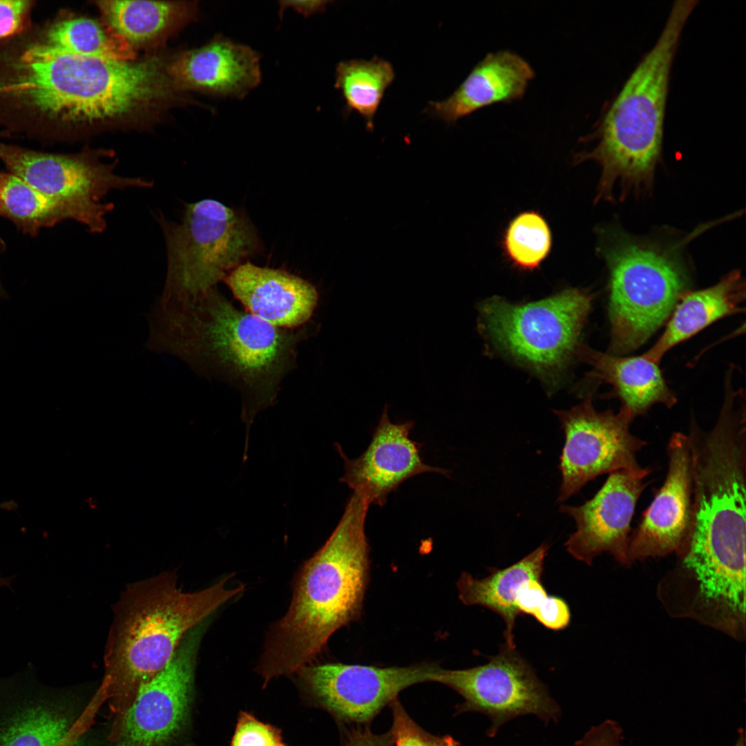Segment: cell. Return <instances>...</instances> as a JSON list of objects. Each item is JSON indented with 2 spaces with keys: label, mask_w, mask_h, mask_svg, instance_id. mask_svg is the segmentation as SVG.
<instances>
[{
  "label": "cell",
  "mask_w": 746,
  "mask_h": 746,
  "mask_svg": "<svg viewBox=\"0 0 746 746\" xmlns=\"http://www.w3.org/2000/svg\"><path fill=\"white\" fill-rule=\"evenodd\" d=\"M177 72L190 86L236 98L244 97L261 78L259 55L222 36L185 54Z\"/></svg>",
  "instance_id": "obj_19"
},
{
  "label": "cell",
  "mask_w": 746,
  "mask_h": 746,
  "mask_svg": "<svg viewBox=\"0 0 746 746\" xmlns=\"http://www.w3.org/2000/svg\"><path fill=\"white\" fill-rule=\"evenodd\" d=\"M623 730L614 720L606 719L591 727L575 746H622Z\"/></svg>",
  "instance_id": "obj_33"
},
{
  "label": "cell",
  "mask_w": 746,
  "mask_h": 746,
  "mask_svg": "<svg viewBox=\"0 0 746 746\" xmlns=\"http://www.w3.org/2000/svg\"><path fill=\"white\" fill-rule=\"evenodd\" d=\"M342 746H394V743L390 731L376 734L367 726H361L347 731Z\"/></svg>",
  "instance_id": "obj_35"
},
{
  "label": "cell",
  "mask_w": 746,
  "mask_h": 746,
  "mask_svg": "<svg viewBox=\"0 0 746 746\" xmlns=\"http://www.w3.org/2000/svg\"><path fill=\"white\" fill-rule=\"evenodd\" d=\"M533 616L543 626L554 631L566 628L571 620L566 602L553 595H548Z\"/></svg>",
  "instance_id": "obj_32"
},
{
  "label": "cell",
  "mask_w": 746,
  "mask_h": 746,
  "mask_svg": "<svg viewBox=\"0 0 746 746\" xmlns=\"http://www.w3.org/2000/svg\"><path fill=\"white\" fill-rule=\"evenodd\" d=\"M479 666L463 669L441 668L432 682L457 692L463 702L456 713L475 712L490 720L486 731L494 737L500 727L519 716L533 715L548 725L557 723L562 711L545 684L516 649L506 644Z\"/></svg>",
  "instance_id": "obj_10"
},
{
  "label": "cell",
  "mask_w": 746,
  "mask_h": 746,
  "mask_svg": "<svg viewBox=\"0 0 746 746\" xmlns=\"http://www.w3.org/2000/svg\"><path fill=\"white\" fill-rule=\"evenodd\" d=\"M278 746H287V745H286L284 743H282L281 744H280Z\"/></svg>",
  "instance_id": "obj_40"
},
{
  "label": "cell",
  "mask_w": 746,
  "mask_h": 746,
  "mask_svg": "<svg viewBox=\"0 0 746 746\" xmlns=\"http://www.w3.org/2000/svg\"><path fill=\"white\" fill-rule=\"evenodd\" d=\"M97 6L117 34L133 43L145 41L160 33L177 9L171 2L151 1H99Z\"/></svg>",
  "instance_id": "obj_27"
},
{
  "label": "cell",
  "mask_w": 746,
  "mask_h": 746,
  "mask_svg": "<svg viewBox=\"0 0 746 746\" xmlns=\"http://www.w3.org/2000/svg\"><path fill=\"white\" fill-rule=\"evenodd\" d=\"M33 6L32 1L0 0V46L29 30Z\"/></svg>",
  "instance_id": "obj_31"
},
{
  "label": "cell",
  "mask_w": 746,
  "mask_h": 746,
  "mask_svg": "<svg viewBox=\"0 0 746 746\" xmlns=\"http://www.w3.org/2000/svg\"><path fill=\"white\" fill-rule=\"evenodd\" d=\"M368 508L353 492L330 537L303 565L289 608L272 629L256 669L264 685L307 666L336 631L358 618L369 573Z\"/></svg>",
  "instance_id": "obj_2"
},
{
  "label": "cell",
  "mask_w": 746,
  "mask_h": 746,
  "mask_svg": "<svg viewBox=\"0 0 746 746\" xmlns=\"http://www.w3.org/2000/svg\"><path fill=\"white\" fill-rule=\"evenodd\" d=\"M32 37L41 45L57 51L122 61L131 57L125 41L108 35L91 19L59 20Z\"/></svg>",
  "instance_id": "obj_25"
},
{
  "label": "cell",
  "mask_w": 746,
  "mask_h": 746,
  "mask_svg": "<svg viewBox=\"0 0 746 746\" xmlns=\"http://www.w3.org/2000/svg\"><path fill=\"white\" fill-rule=\"evenodd\" d=\"M335 77V88L341 92L346 113L357 112L366 128L372 131L379 106L395 78L392 65L377 57L342 61L336 66Z\"/></svg>",
  "instance_id": "obj_24"
},
{
  "label": "cell",
  "mask_w": 746,
  "mask_h": 746,
  "mask_svg": "<svg viewBox=\"0 0 746 746\" xmlns=\"http://www.w3.org/2000/svg\"><path fill=\"white\" fill-rule=\"evenodd\" d=\"M668 470L662 487L630 535L628 564L677 553L691 518L693 473L688 435L676 432L667 445Z\"/></svg>",
  "instance_id": "obj_15"
},
{
  "label": "cell",
  "mask_w": 746,
  "mask_h": 746,
  "mask_svg": "<svg viewBox=\"0 0 746 746\" xmlns=\"http://www.w3.org/2000/svg\"><path fill=\"white\" fill-rule=\"evenodd\" d=\"M157 220L167 253L165 285L159 298L164 302L200 298L261 249L248 217L216 200L186 204L179 222L160 213Z\"/></svg>",
  "instance_id": "obj_6"
},
{
  "label": "cell",
  "mask_w": 746,
  "mask_h": 746,
  "mask_svg": "<svg viewBox=\"0 0 746 746\" xmlns=\"http://www.w3.org/2000/svg\"><path fill=\"white\" fill-rule=\"evenodd\" d=\"M435 663L376 667L329 663L305 666L297 672L314 702L342 725L367 726L405 689L432 681Z\"/></svg>",
  "instance_id": "obj_13"
},
{
  "label": "cell",
  "mask_w": 746,
  "mask_h": 746,
  "mask_svg": "<svg viewBox=\"0 0 746 746\" xmlns=\"http://www.w3.org/2000/svg\"><path fill=\"white\" fill-rule=\"evenodd\" d=\"M644 478L624 469L613 471L591 499L579 506L560 507L576 524V530L565 544L574 558L591 565L595 557L606 553L620 564L629 566L631 523L648 485Z\"/></svg>",
  "instance_id": "obj_14"
},
{
  "label": "cell",
  "mask_w": 746,
  "mask_h": 746,
  "mask_svg": "<svg viewBox=\"0 0 746 746\" xmlns=\"http://www.w3.org/2000/svg\"><path fill=\"white\" fill-rule=\"evenodd\" d=\"M10 579L0 577V587L9 585Z\"/></svg>",
  "instance_id": "obj_38"
},
{
  "label": "cell",
  "mask_w": 746,
  "mask_h": 746,
  "mask_svg": "<svg viewBox=\"0 0 746 746\" xmlns=\"http://www.w3.org/2000/svg\"><path fill=\"white\" fill-rule=\"evenodd\" d=\"M552 233L544 218L535 211L517 215L503 234L504 254L515 268L530 271L538 268L552 248Z\"/></svg>",
  "instance_id": "obj_28"
},
{
  "label": "cell",
  "mask_w": 746,
  "mask_h": 746,
  "mask_svg": "<svg viewBox=\"0 0 746 746\" xmlns=\"http://www.w3.org/2000/svg\"><path fill=\"white\" fill-rule=\"evenodd\" d=\"M0 160L10 173L58 203L68 219L81 222L92 233L106 227V216L113 204L103 199L109 191L153 185L142 178L117 175L114 164L88 154L47 153L0 141Z\"/></svg>",
  "instance_id": "obj_9"
},
{
  "label": "cell",
  "mask_w": 746,
  "mask_h": 746,
  "mask_svg": "<svg viewBox=\"0 0 746 746\" xmlns=\"http://www.w3.org/2000/svg\"><path fill=\"white\" fill-rule=\"evenodd\" d=\"M328 1H280V12H283L287 8H291L294 10L305 16L320 12L325 10Z\"/></svg>",
  "instance_id": "obj_36"
},
{
  "label": "cell",
  "mask_w": 746,
  "mask_h": 746,
  "mask_svg": "<svg viewBox=\"0 0 746 746\" xmlns=\"http://www.w3.org/2000/svg\"><path fill=\"white\" fill-rule=\"evenodd\" d=\"M390 706L394 746H460L459 742L451 736H435L424 730L408 714L398 699Z\"/></svg>",
  "instance_id": "obj_29"
},
{
  "label": "cell",
  "mask_w": 746,
  "mask_h": 746,
  "mask_svg": "<svg viewBox=\"0 0 746 746\" xmlns=\"http://www.w3.org/2000/svg\"><path fill=\"white\" fill-rule=\"evenodd\" d=\"M698 1H676L653 48L642 58L599 121L596 146L577 154L602 169L597 198L651 187L660 156L669 74L680 35Z\"/></svg>",
  "instance_id": "obj_5"
},
{
  "label": "cell",
  "mask_w": 746,
  "mask_h": 746,
  "mask_svg": "<svg viewBox=\"0 0 746 746\" xmlns=\"http://www.w3.org/2000/svg\"><path fill=\"white\" fill-rule=\"evenodd\" d=\"M0 216L32 235L68 219L54 200L10 172H0Z\"/></svg>",
  "instance_id": "obj_26"
},
{
  "label": "cell",
  "mask_w": 746,
  "mask_h": 746,
  "mask_svg": "<svg viewBox=\"0 0 746 746\" xmlns=\"http://www.w3.org/2000/svg\"><path fill=\"white\" fill-rule=\"evenodd\" d=\"M5 296H6L5 291H3L1 285H0V298H5Z\"/></svg>",
  "instance_id": "obj_39"
},
{
  "label": "cell",
  "mask_w": 746,
  "mask_h": 746,
  "mask_svg": "<svg viewBox=\"0 0 746 746\" xmlns=\"http://www.w3.org/2000/svg\"><path fill=\"white\" fill-rule=\"evenodd\" d=\"M591 399L588 397L569 410L554 411L566 437L559 466L560 503L603 474L624 469L646 477L651 472L637 459L647 442L631 432L635 418L632 413L622 408L617 413L597 412Z\"/></svg>",
  "instance_id": "obj_11"
},
{
  "label": "cell",
  "mask_w": 746,
  "mask_h": 746,
  "mask_svg": "<svg viewBox=\"0 0 746 746\" xmlns=\"http://www.w3.org/2000/svg\"><path fill=\"white\" fill-rule=\"evenodd\" d=\"M745 282L738 271H732L710 287L685 293L673 310L664 332L642 355L659 363L676 345L692 337L714 322L744 311Z\"/></svg>",
  "instance_id": "obj_21"
},
{
  "label": "cell",
  "mask_w": 746,
  "mask_h": 746,
  "mask_svg": "<svg viewBox=\"0 0 746 746\" xmlns=\"http://www.w3.org/2000/svg\"><path fill=\"white\" fill-rule=\"evenodd\" d=\"M0 712V746H80L82 716L44 692L26 695Z\"/></svg>",
  "instance_id": "obj_20"
},
{
  "label": "cell",
  "mask_w": 746,
  "mask_h": 746,
  "mask_svg": "<svg viewBox=\"0 0 746 746\" xmlns=\"http://www.w3.org/2000/svg\"><path fill=\"white\" fill-rule=\"evenodd\" d=\"M228 580L185 592L175 573L164 572L127 586L114 607L97 694L114 716L167 665L191 630L243 592L242 585L227 587Z\"/></svg>",
  "instance_id": "obj_3"
},
{
  "label": "cell",
  "mask_w": 746,
  "mask_h": 746,
  "mask_svg": "<svg viewBox=\"0 0 746 746\" xmlns=\"http://www.w3.org/2000/svg\"><path fill=\"white\" fill-rule=\"evenodd\" d=\"M282 743L280 729L243 711L239 714L229 746H278Z\"/></svg>",
  "instance_id": "obj_30"
},
{
  "label": "cell",
  "mask_w": 746,
  "mask_h": 746,
  "mask_svg": "<svg viewBox=\"0 0 746 746\" xmlns=\"http://www.w3.org/2000/svg\"><path fill=\"white\" fill-rule=\"evenodd\" d=\"M547 596L542 580L529 579L521 586L515 605L521 614L533 615Z\"/></svg>",
  "instance_id": "obj_34"
},
{
  "label": "cell",
  "mask_w": 746,
  "mask_h": 746,
  "mask_svg": "<svg viewBox=\"0 0 746 746\" xmlns=\"http://www.w3.org/2000/svg\"><path fill=\"white\" fill-rule=\"evenodd\" d=\"M548 548L544 543L507 568H491L485 578L463 573L457 581L459 597L463 604L486 607L501 617L506 624L505 644L510 649H516L514 630L516 618L521 614L515 605L516 597L525 581L541 580Z\"/></svg>",
  "instance_id": "obj_23"
},
{
  "label": "cell",
  "mask_w": 746,
  "mask_h": 746,
  "mask_svg": "<svg viewBox=\"0 0 746 746\" xmlns=\"http://www.w3.org/2000/svg\"><path fill=\"white\" fill-rule=\"evenodd\" d=\"M224 281L250 314L277 327L305 323L318 304V291L310 283L249 261L232 270Z\"/></svg>",
  "instance_id": "obj_17"
},
{
  "label": "cell",
  "mask_w": 746,
  "mask_h": 746,
  "mask_svg": "<svg viewBox=\"0 0 746 746\" xmlns=\"http://www.w3.org/2000/svg\"><path fill=\"white\" fill-rule=\"evenodd\" d=\"M531 65L510 50L488 52L446 99L430 102L426 113L448 124L497 103L521 99L535 77Z\"/></svg>",
  "instance_id": "obj_18"
},
{
  "label": "cell",
  "mask_w": 746,
  "mask_h": 746,
  "mask_svg": "<svg viewBox=\"0 0 746 746\" xmlns=\"http://www.w3.org/2000/svg\"><path fill=\"white\" fill-rule=\"evenodd\" d=\"M149 323V350L175 355L198 372L222 373L248 395L247 424L271 403L299 338L238 310L215 288L193 301L155 305Z\"/></svg>",
  "instance_id": "obj_1"
},
{
  "label": "cell",
  "mask_w": 746,
  "mask_h": 746,
  "mask_svg": "<svg viewBox=\"0 0 746 746\" xmlns=\"http://www.w3.org/2000/svg\"><path fill=\"white\" fill-rule=\"evenodd\" d=\"M602 254L610 272L611 354L642 345L669 318L685 293L681 265L662 251L621 231Z\"/></svg>",
  "instance_id": "obj_7"
},
{
  "label": "cell",
  "mask_w": 746,
  "mask_h": 746,
  "mask_svg": "<svg viewBox=\"0 0 746 746\" xmlns=\"http://www.w3.org/2000/svg\"><path fill=\"white\" fill-rule=\"evenodd\" d=\"M592 300L576 288L523 305L493 297L480 304V323L497 347L542 373H552L577 347Z\"/></svg>",
  "instance_id": "obj_8"
},
{
  "label": "cell",
  "mask_w": 746,
  "mask_h": 746,
  "mask_svg": "<svg viewBox=\"0 0 746 746\" xmlns=\"http://www.w3.org/2000/svg\"><path fill=\"white\" fill-rule=\"evenodd\" d=\"M414 424L413 421L392 423L385 404L372 440L361 456L350 459L336 443L345 464L340 481L361 496L369 506H382L388 495L411 477L425 472L448 476V470L423 461L421 445L410 437Z\"/></svg>",
  "instance_id": "obj_16"
},
{
  "label": "cell",
  "mask_w": 746,
  "mask_h": 746,
  "mask_svg": "<svg viewBox=\"0 0 746 746\" xmlns=\"http://www.w3.org/2000/svg\"><path fill=\"white\" fill-rule=\"evenodd\" d=\"M733 746H746L745 731L743 728L738 729V736Z\"/></svg>",
  "instance_id": "obj_37"
},
{
  "label": "cell",
  "mask_w": 746,
  "mask_h": 746,
  "mask_svg": "<svg viewBox=\"0 0 746 746\" xmlns=\"http://www.w3.org/2000/svg\"><path fill=\"white\" fill-rule=\"evenodd\" d=\"M205 621L182 639L167 665L114 716L111 746H170L189 720L196 658Z\"/></svg>",
  "instance_id": "obj_12"
},
{
  "label": "cell",
  "mask_w": 746,
  "mask_h": 746,
  "mask_svg": "<svg viewBox=\"0 0 746 746\" xmlns=\"http://www.w3.org/2000/svg\"><path fill=\"white\" fill-rule=\"evenodd\" d=\"M583 358L594 367V376L609 383L622 408L635 417L658 403L671 408L676 397L667 386L658 363L643 355L619 356L581 349Z\"/></svg>",
  "instance_id": "obj_22"
},
{
  "label": "cell",
  "mask_w": 746,
  "mask_h": 746,
  "mask_svg": "<svg viewBox=\"0 0 746 746\" xmlns=\"http://www.w3.org/2000/svg\"><path fill=\"white\" fill-rule=\"evenodd\" d=\"M160 77L149 61L83 56L39 44L18 69L14 99L25 123L46 139L59 126L128 113L156 95Z\"/></svg>",
  "instance_id": "obj_4"
}]
</instances>
